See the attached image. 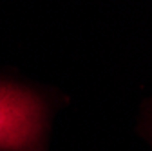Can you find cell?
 I'll return each instance as SVG.
<instances>
[{
    "label": "cell",
    "mask_w": 152,
    "mask_h": 151,
    "mask_svg": "<svg viewBox=\"0 0 152 151\" xmlns=\"http://www.w3.org/2000/svg\"><path fill=\"white\" fill-rule=\"evenodd\" d=\"M40 129V100L24 89L0 86V149L34 151Z\"/></svg>",
    "instance_id": "1"
}]
</instances>
